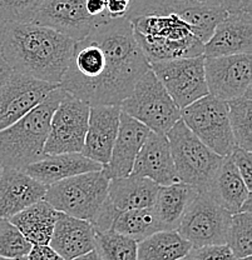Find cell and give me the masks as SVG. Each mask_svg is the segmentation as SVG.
<instances>
[{
  "label": "cell",
  "instance_id": "obj_1",
  "mask_svg": "<svg viewBox=\"0 0 252 260\" xmlns=\"http://www.w3.org/2000/svg\"><path fill=\"white\" fill-rule=\"evenodd\" d=\"M148 69L128 19H113L74 43L59 86L89 107L121 105Z\"/></svg>",
  "mask_w": 252,
  "mask_h": 260
},
{
  "label": "cell",
  "instance_id": "obj_2",
  "mask_svg": "<svg viewBox=\"0 0 252 260\" xmlns=\"http://www.w3.org/2000/svg\"><path fill=\"white\" fill-rule=\"evenodd\" d=\"M74 40L29 23H8L2 55L14 73L59 85L72 58Z\"/></svg>",
  "mask_w": 252,
  "mask_h": 260
},
{
  "label": "cell",
  "instance_id": "obj_3",
  "mask_svg": "<svg viewBox=\"0 0 252 260\" xmlns=\"http://www.w3.org/2000/svg\"><path fill=\"white\" fill-rule=\"evenodd\" d=\"M63 94L64 90L58 86L17 123L0 130V167L25 170L45 155L51 115Z\"/></svg>",
  "mask_w": 252,
  "mask_h": 260
},
{
  "label": "cell",
  "instance_id": "obj_4",
  "mask_svg": "<svg viewBox=\"0 0 252 260\" xmlns=\"http://www.w3.org/2000/svg\"><path fill=\"white\" fill-rule=\"evenodd\" d=\"M128 20L148 63L203 55V43L180 16L150 14Z\"/></svg>",
  "mask_w": 252,
  "mask_h": 260
},
{
  "label": "cell",
  "instance_id": "obj_5",
  "mask_svg": "<svg viewBox=\"0 0 252 260\" xmlns=\"http://www.w3.org/2000/svg\"><path fill=\"white\" fill-rule=\"evenodd\" d=\"M181 183L208 191L213 183L223 156L205 145L193 133L178 120L166 134Z\"/></svg>",
  "mask_w": 252,
  "mask_h": 260
},
{
  "label": "cell",
  "instance_id": "obj_6",
  "mask_svg": "<svg viewBox=\"0 0 252 260\" xmlns=\"http://www.w3.org/2000/svg\"><path fill=\"white\" fill-rule=\"evenodd\" d=\"M109 181L104 169L84 173L51 184L44 200L61 213L91 223L107 199Z\"/></svg>",
  "mask_w": 252,
  "mask_h": 260
},
{
  "label": "cell",
  "instance_id": "obj_7",
  "mask_svg": "<svg viewBox=\"0 0 252 260\" xmlns=\"http://www.w3.org/2000/svg\"><path fill=\"white\" fill-rule=\"evenodd\" d=\"M119 107L157 134L166 135L181 120V109L151 69L137 80L132 93Z\"/></svg>",
  "mask_w": 252,
  "mask_h": 260
},
{
  "label": "cell",
  "instance_id": "obj_8",
  "mask_svg": "<svg viewBox=\"0 0 252 260\" xmlns=\"http://www.w3.org/2000/svg\"><path fill=\"white\" fill-rule=\"evenodd\" d=\"M181 120L205 145L221 156L235 148L227 102L212 95L202 96L181 110Z\"/></svg>",
  "mask_w": 252,
  "mask_h": 260
},
{
  "label": "cell",
  "instance_id": "obj_9",
  "mask_svg": "<svg viewBox=\"0 0 252 260\" xmlns=\"http://www.w3.org/2000/svg\"><path fill=\"white\" fill-rule=\"evenodd\" d=\"M231 215L210 191H199L181 218L177 232L191 243L192 248L226 245Z\"/></svg>",
  "mask_w": 252,
  "mask_h": 260
},
{
  "label": "cell",
  "instance_id": "obj_10",
  "mask_svg": "<svg viewBox=\"0 0 252 260\" xmlns=\"http://www.w3.org/2000/svg\"><path fill=\"white\" fill-rule=\"evenodd\" d=\"M150 69L181 110L208 95L203 55L154 61Z\"/></svg>",
  "mask_w": 252,
  "mask_h": 260
},
{
  "label": "cell",
  "instance_id": "obj_11",
  "mask_svg": "<svg viewBox=\"0 0 252 260\" xmlns=\"http://www.w3.org/2000/svg\"><path fill=\"white\" fill-rule=\"evenodd\" d=\"M89 109L91 107L87 103L64 91L51 115L49 134L44 145L45 155L82 153L88 129Z\"/></svg>",
  "mask_w": 252,
  "mask_h": 260
},
{
  "label": "cell",
  "instance_id": "obj_12",
  "mask_svg": "<svg viewBox=\"0 0 252 260\" xmlns=\"http://www.w3.org/2000/svg\"><path fill=\"white\" fill-rule=\"evenodd\" d=\"M150 14H175L180 16L191 26L192 32L205 44L227 12L219 8L207 7L196 0H133L126 18Z\"/></svg>",
  "mask_w": 252,
  "mask_h": 260
},
{
  "label": "cell",
  "instance_id": "obj_13",
  "mask_svg": "<svg viewBox=\"0 0 252 260\" xmlns=\"http://www.w3.org/2000/svg\"><path fill=\"white\" fill-rule=\"evenodd\" d=\"M208 94L223 102L242 96L252 83L251 54L205 58Z\"/></svg>",
  "mask_w": 252,
  "mask_h": 260
},
{
  "label": "cell",
  "instance_id": "obj_14",
  "mask_svg": "<svg viewBox=\"0 0 252 260\" xmlns=\"http://www.w3.org/2000/svg\"><path fill=\"white\" fill-rule=\"evenodd\" d=\"M58 86L13 72L0 89V130L17 123Z\"/></svg>",
  "mask_w": 252,
  "mask_h": 260
},
{
  "label": "cell",
  "instance_id": "obj_15",
  "mask_svg": "<svg viewBox=\"0 0 252 260\" xmlns=\"http://www.w3.org/2000/svg\"><path fill=\"white\" fill-rule=\"evenodd\" d=\"M33 23L54 29L74 42L99 25L87 12L86 0H43Z\"/></svg>",
  "mask_w": 252,
  "mask_h": 260
},
{
  "label": "cell",
  "instance_id": "obj_16",
  "mask_svg": "<svg viewBox=\"0 0 252 260\" xmlns=\"http://www.w3.org/2000/svg\"><path fill=\"white\" fill-rule=\"evenodd\" d=\"M252 15L250 12L236 9L218 21L210 39L203 44L205 58L251 54Z\"/></svg>",
  "mask_w": 252,
  "mask_h": 260
},
{
  "label": "cell",
  "instance_id": "obj_17",
  "mask_svg": "<svg viewBox=\"0 0 252 260\" xmlns=\"http://www.w3.org/2000/svg\"><path fill=\"white\" fill-rule=\"evenodd\" d=\"M121 107L94 105L89 109L88 129L82 154L103 167L109 161L112 148L118 133Z\"/></svg>",
  "mask_w": 252,
  "mask_h": 260
},
{
  "label": "cell",
  "instance_id": "obj_18",
  "mask_svg": "<svg viewBox=\"0 0 252 260\" xmlns=\"http://www.w3.org/2000/svg\"><path fill=\"white\" fill-rule=\"evenodd\" d=\"M151 130L121 110L119 126L109 161L104 165V172L109 179L131 175L135 158L145 144Z\"/></svg>",
  "mask_w": 252,
  "mask_h": 260
},
{
  "label": "cell",
  "instance_id": "obj_19",
  "mask_svg": "<svg viewBox=\"0 0 252 260\" xmlns=\"http://www.w3.org/2000/svg\"><path fill=\"white\" fill-rule=\"evenodd\" d=\"M131 174L150 179L159 186L180 181L166 135L153 132L148 134L135 158Z\"/></svg>",
  "mask_w": 252,
  "mask_h": 260
},
{
  "label": "cell",
  "instance_id": "obj_20",
  "mask_svg": "<svg viewBox=\"0 0 252 260\" xmlns=\"http://www.w3.org/2000/svg\"><path fill=\"white\" fill-rule=\"evenodd\" d=\"M48 186L24 170L3 168L0 174V219H10L34 203L44 199Z\"/></svg>",
  "mask_w": 252,
  "mask_h": 260
},
{
  "label": "cell",
  "instance_id": "obj_21",
  "mask_svg": "<svg viewBox=\"0 0 252 260\" xmlns=\"http://www.w3.org/2000/svg\"><path fill=\"white\" fill-rule=\"evenodd\" d=\"M49 245L64 260H73L94 250L96 232L89 221L59 211Z\"/></svg>",
  "mask_w": 252,
  "mask_h": 260
},
{
  "label": "cell",
  "instance_id": "obj_22",
  "mask_svg": "<svg viewBox=\"0 0 252 260\" xmlns=\"http://www.w3.org/2000/svg\"><path fill=\"white\" fill-rule=\"evenodd\" d=\"M103 165L84 156L82 153H66L44 155L33 162L24 172L39 183L49 186L64 179L89 172H98Z\"/></svg>",
  "mask_w": 252,
  "mask_h": 260
},
{
  "label": "cell",
  "instance_id": "obj_23",
  "mask_svg": "<svg viewBox=\"0 0 252 260\" xmlns=\"http://www.w3.org/2000/svg\"><path fill=\"white\" fill-rule=\"evenodd\" d=\"M229 213L251 211V190L241 178L231 156H223L221 167L208 190Z\"/></svg>",
  "mask_w": 252,
  "mask_h": 260
},
{
  "label": "cell",
  "instance_id": "obj_24",
  "mask_svg": "<svg viewBox=\"0 0 252 260\" xmlns=\"http://www.w3.org/2000/svg\"><path fill=\"white\" fill-rule=\"evenodd\" d=\"M159 185L147 178L128 175L110 179L107 202L118 213L153 207Z\"/></svg>",
  "mask_w": 252,
  "mask_h": 260
},
{
  "label": "cell",
  "instance_id": "obj_25",
  "mask_svg": "<svg viewBox=\"0 0 252 260\" xmlns=\"http://www.w3.org/2000/svg\"><path fill=\"white\" fill-rule=\"evenodd\" d=\"M59 211L44 199L34 203L8 220L17 226L32 245H47L50 242Z\"/></svg>",
  "mask_w": 252,
  "mask_h": 260
},
{
  "label": "cell",
  "instance_id": "obj_26",
  "mask_svg": "<svg viewBox=\"0 0 252 260\" xmlns=\"http://www.w3.org/2000/svg\"><path fill=\"white\" fill-rule=\"evenodd\" d=\"M197 194L199 190L196 188L181 181L172 185L159 186L153 209L162 230H177L187 207Z\"/></svg>",
  "mask_w": 252,
  "mask_h": 260
},
{
  "label": "cell",
  "instance_id": "obj_27",
  "mask_svg": "<svg viewBox=\"0 0 252 260\" xmlns=\"http://www.w3.org/2000/svg\"><path fill=\"white\" fill-rule=\"evenodd\" d=\"M191 249L177 230H159L137 243V260H181Z\"/></svg>",
  "mask_w": 252,
  "mask_h": 260
},
{
  "label": "cell",
  "instance_id": "obj_28",
  "mask_svg": "<svg viewBox=\"0 0 252 260\" xmlns=\"http://www.w3.org/2000/svg\"><path fill=\"white\" fill-rule=\"evenodd\" d=\"M110 229L132 238L138 243L153 233L162 230V226L153 207H150L121 211L116 215Z\"/></svg>",
  "mask_w": 252,
  "mask_h": 260
},
{
  "label": "cell",
  "instance_id": "obj_29",
  "mask_svg": "<svg viewBox=\"0 0 252 260\" xmlns=\"http://www.w3.org/2000/svg\"><path fill=\"white\" fill-rule=\"evenodd\" d=\"M252 89L246 91L242 96L227 102L229 119L235 145L238 148L252 150Z\"/></svg>",
  "mask_w": 252,
  "mask_h": 260
},
{
  "label": "cell",
  "instance_id": "obj_30",
  "mask_svg": "<svg viewBox=\"0 0 252 260\" xmlns=\"http://www.w3.org/2000/svg\"><path fill=\"white\" fill-rule=\"evenodd\" d=\"M96 232L94 250L102 260H137V242L132 238L115 232Z\"/></svg>",
  "mask_w": 252,
  "mask_h": 260
},
{
  "label": "cell",
  "instance_id": "obj_31",
  "mask_svg": "<svg viewBox=\"0 0 252 260\" xmlns=\"http://www.w3.org/2000/svg\"><path fill=\"white\" fill-rule=\"evenodd\" d=\"M226 245L236 259L250 256L252 254V214L240 211L232 214L226 235Z\"/></svg>",
  "mask_w": 252,
  "mask_h": 260
},
{
  "label": "cell",
  "instance_id": "obj_32",
  "mask_svg": "<svg viewBox=\"0 0 252 260\" xmlns=\"http://www.w3.org/2000/svg\"><path fill=\"white\" fill-rule=\"evenodd\" d=\"M32 244L8 219H0V256L9 259L26 258Z\"/></svg>",
  "mask_w": 252,
  "mask_h": 260
},
{
  "label": "cell",
  "instance_id": "obj_33",
  "mask_svg": "<svg viewBox=\"0 0 252 260\" xmlns=\"http://www.w3.org/2000/svg\"><path fill=\"white\" fill-rule=\"evenodd\" d=\"M43 0H0V20L4 23L33 21Z\"/></svg>",
  "mask_w": 252,
  "mask_h": 260
},
{
  "label": "cell",
  "instance_id": "obj_34",
  "mask_svg": "<svg viewBox=\"0 0 252 260\" xmlns=\"http://www.w3.org/2000/svg\"><path fill=\"white\" fill-rule=\"evenodd\" d=\"M185 260H236L227 245H206L192 248Z\"/></svg>",
  "mask_w": 252,
  "mask_h": 260
},
{
  "label": "cell",
  "instance_id": "obj_35",
  "mask_svg": "<svg viewBox=\"0 0 252 260\" xmlns=\"http://www.w3.org/2000/svg\"><path fill=\"white\" fill-rule=\"evenodd\" d=\"M231 159L234 160L236 168H237L238 173H240L241 178L245 181L246 186L248 189H252V154L251 150H246V149L238 148L235 146L232 153L230 154Z\"/></svg>",
  "mask_w": 252,
  "mask_h": 260
},
{
  "label": "cell",
  "instance_id": "obj_36",
  "mask_svg": "<svg viewBox=\"0 0 252 260\" xmlns=\"http://www.w3.org/2000/svg\"><path fill=\"white\" fill-rule=\"evenodd\" d=\"M132 3L133 0H104L105 12L109 20L126 18Z\"/></svg>",
  "mask_w": 252,
  "mask_h": 260
},
{
  "label": "cell",
  "instance_id": "obj_37",
  "mask_svg": "<svg viewBox=\"0 0 252 260\" xmlns=\"http://www.w3.org/2000/svg\"><path fill=\"white\" fill-rule=\"evenodd\" d=\"M26 260H64L54 250L53 248L47 245H33L31 251L26 255Z\"/></svg>",
  "mask_w": 252,
  "mask_h": 260
},
{
  "label": "cell",
  "instance_id": "obj_38",
  "mask_svg": "<svg viewBox=\"0 0 252 260\" xmlns=\"http://www.w3.org/2000/svg\"><path fill=\"white\" fill-rule=\"evenodd\" d=\"M196 2L207 5V7L219 8V9L226 10V12L236 10L240 5V0H196Z\"/></svg>",
  "mask_w": 252,
  "mask_h": 260
},
{
  "label": "cell",
  "instance_id": "obj_39",
  "mask_svg": "<svg viewBox=\"0 0 252 260\" xmlns=\"http://www.w3.org/2000/svg\"><path fill=\"white\" fill-rule=\"evenodd\" d=\"M12 74V68L9 67V64L5 61V59L3 58V55L0 54V89H2V86L7 83V80L9 79Z\"/></svg>",
  "mask_w": 252,
  "mask_h": 260
},
{
  "label": "cell",
  "instance_id": "obj_40",
  "mask_svg": "<svg viewBox=\"0 0 252 260\" xmlns=\"http://www.w3.org/2000/svg\"><path fill=\"white\" fill-rule=\"evenodd\" d=\"M73 260H102V258L98 255V253H97L96 250H92V251H89V253L79 256V258H75Z\"/></svg>",
  "mask_w": 252,
  "mask_h": 260
},
{
  "label": "cell",
  "instance_id": "obj_41",
  "mask_svg": "<svg viewBox=\"0 0 252 260\" xmlns=\"http://www.w3.org/2000/svg\"><path fill=\"white\" fill-rule=\"evenodd\" d=\"M7 24H8V23H4V21L0 20V53H2L3 43H4L5 31H7Z\"/></svg>",
  "mask_w": 252,
  "mask_h": 260
},
{
  "label": "cell",
  "instance_id": "obj_42",
  "mask_svg": "<svg viewBox=\"0 0 252 260\" xmlns=\"http://www.w3.org/2000/svg\"><path fill=\"white\" fill-rule=\"evenodd\" d=\"M0 260H26V258H23V259H9V258H3V256H0Z\"/></svg>",
  "mask_w": 252,
  "mask_h": 260
},
{
  "label": "cell",
  "instance_id": "obj_43",
  "mask_svg": "<svg viewBox=\"0 0 252 260\" xmlns=\"http://www.w3.org/2000/svg\"><path fill=\"white\" fill-rule=\"evenodd\" d=\"M236 260H252V256H245V258H241V259H236Z\"/></svg>",
  "mask_w": 252,
  "mask_h": 260
},
{
  "label": "cell",
  "instance_id": "obj_44",
  "mask_svg": "<svg viewBox=\"0 0 252 260\" xmlns=\"http://www.w3.org/2000/svg\"><path fill=\"white\" fill-rule=\"evenodd\" d=\"M2 172H3V168L0 167V174H2Z\"/></svg>",
  "mask_w": 252,
  "mask_h": 260
},
{
  "label": "cell",
  "instance_id": "obj_45",
  "mask_svg": "<svg viewBox=\"0 0 252 260\" xmlns=\"http://www.w3.org/2000/svg\"><path fill=\"white\" fill-rule=\"evenodd\" d=\"M181 260H185V259H181Z\"/></svg>",
  "mask_w": 252,
  "mask_h": 260
}]
</instances>
